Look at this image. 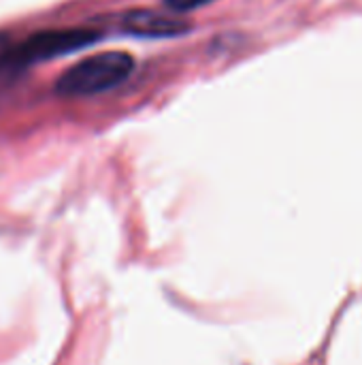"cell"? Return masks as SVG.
Segmentation results:
<instances>
[{
	"label": "cell",
	"mask_w": 362,
	"mask_h": 365,
	"mask_svg": "<svg viewBox=\"0 0 362 365\" xmlns=\"http://www.w3.org/2000/svg\"><path fill=\"white\" fill-rule=\"evenodd\" d=\"M215 0H164V4L171 9V11H177V13H186V11H194V9H201L205 4H211Z\"/></svg>",
	"instance_id": "4"
},
{
	"label": "cell",
	"mask_w": 362,
	"mask_h": 365,
	"mask_svg": "<svg viewBox=\"0 0 362 365\" xmlns=\"http://www.w3.org/2000/svg\"><path fill=\"white\" fill-rule=\"evenodd\" d=\"M100 38L98 30L92 28H58V30H43L30 34L28 38L9 47L2 71L4 68H23L34 62L53 60L66 56L68 51L87 47Z\"/></svg>",
	"instance_id": "2"
},
{
	"label": "cell",
	"mask_w": 362,
	"mask_h": 365,
	"mask_svg": "<svg viewBox=\"0 0 362 365\" xmlns=\"http://www.w3.org/2000/svg\"><path fill=\"white\" fill-rule=\"evenodd\" d=\"M122 28L134 36L169 38V36H181L183 32H188L190 24L177 17L162 15L151 9H132L122 17Z\"/></svg>",
	"instance_id": "3"
},
{
	"label": "cell",
	"mask_w": 362,
	"mask_h": 365,
	"mask_svg": "<svg viewBox=\"0 0 362 365\" xmlns=\"http://www.w3.org/2000/svg\"><path fill=\"white\" fill-rule=\"evenodd\" d=\"M11 45H13L11 38L4 32H0V71H2V64H4V58H6V51H9Z\"/></svg>",
	"instance_id": "5"
},
{
	"label": "cell",
	"mask_w": 362,
	"mask_h": 365,
	"mask_svg": "<svg viewBox=\"0 0 362 365\" xmlns=\"http://www.w3.org/2000/svg\"><path fill=\"white\" fill-rule=\"evenodd\" d=\"M134 71V58L126 51H100L66 68L55 90L62 96H92L126 81Z\"/></svg>",
	"instance_id": "1"
}]
</instances>
